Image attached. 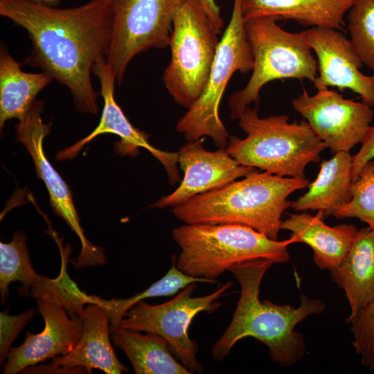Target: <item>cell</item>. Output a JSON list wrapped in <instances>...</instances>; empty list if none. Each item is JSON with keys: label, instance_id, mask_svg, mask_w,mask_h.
<instances>
[{"label": "cell", "instance_id": "cell-25", "mask_svg": "<svg viewBox=\"0 0 374 374\" xmlns=\"http://www.w3.org/2000/svg\"><path fill=\"white\" fill-rule=\"evenodd\" d=\"M216 280L188 276L179 270L174 261L171 268L161 279L152 284L148 288L130 298L110 300L98 299L97 303L102 305L110 317V332L118 327L124 314L132 306L144 299L156 296H169L177 293L193 283H215Z\"/></svg>", "mask_w": 374, "mask_h": 374}, {"label": "cell", "instance_id": "cell-32", "mask_svg": "<svg viewBox=\"0 0 374 374\" xmlns=\"http://www.w3.org/2000/svg\"><path fill=\"white\" fill-rule=\"evenodd\" d=\"M35 3L46 6L56 7L60 4L61 0H28Z\"/></svg>", "mask_w": 374, "mask_h": 374}, {"label": "cell", "instance_id": "cell-19", "mask_svg": "<svg viewBox=\"0 0 374 374\" xmlns=\"http://www.w3.org/2000/svg\"><path fill=\"white\" fill-rule=\"evenodd\" d=\"M323 218L322 211L315 216L306 213L289 214L282 222L281 229L291 232V243L303 242L312 248L317 266L331 271L346 257L359 230L354 224L329 226Z\"/></svg>", "mask_w": 374, "mask_h": 374}, {"label": "cell", "instance_id": "cell-10", "mask_svg": "<svg viewBox=\"0 0 374 374\" xmlns=\"http://www.w3.org/2000/svg\"><path fill=\"white\" fill-rule=\"evenodd\" d=\"M110 1L113 28L106 60L120 84L135 56L169 46L174 15L181 0Z\"/></svg>", "mask_w": 374, "mask_h": 374}, {"label": "cell", "instance_id": "cell-13", "mask_svg": "<svg viewBox=\"0 0 374 374\" xmlns=\"http://www.w3.org/2000/svg\"><path fill=\"white\" fill-rule=\"evenodd\" d=\"M292 105L333 154L350 152L362 143L374 116L370 105L346 99L328 88L319 89L313 96L303 89Z\"/></svg>", "mask_w": 374, "mask_h": 374}, {"label": "cell", "instance_id": "cell-3", "mask_svg": "<svg viewBox=\"0 0 374 374\" xmlns=\"http://www.w3.org/2000/svg\"><path fill=\"white\" fill-rule=\"evenodd\" d=\"M310 181L255 171L240 181L197 195L172 208L186 224H237L277 240L281 217L291 206L288 197L308 187Z\"/></svg>", "mask_w": 374, "mask_h": 374}, {"label": "cell", "instance_id": "cell-15", "mask_svg": "<svg viewBox=\"0 0 374 374\" xmlns=\"http://www.w3.org/2000/svg\"><path fill=\"white\" fill-rule=\"evenodd\" d=\"M307 44L317 57V89L334 87L340 91L350 89L362 102L374 107V84L371 75L360 71L364 64L350 39L337 29L312 27L302 31Z\"/></svg>", "mask_w": 374, "mask_h": 374}, {"label": "cell", "instance_id": "cell-5", "mask_svg": "<svg viewBox=\"0 0 374 374\" xmlns=\"http://www.w3.org/2000/svg\"><path fill=\"white\" fill-rule=\"evenodd\" d=\"M172 235L181 249L175 265L193 277L215 280L244 262L267 259L283 263L290 260V239L274 240L241 224H186L174 229Z\"/></svg>", "mask_w": 374, "mask_h": 374}, {"label": "cell", "instance_id": "cell-29", "mask_svg": "<svg viewBox=\"0 0 374 374\" xmlns=\"http://www.w3.org/2000/svg\"><path fill=\"white\" fill-rule=\"evenodd\" d=\"M35 314L33 309H28L18 315L0 312V362L2 365L11 349V346L19 332L32 319Z\"/></svg>", "mask_w": 374, "mask_h": 374}, {"label": "cell", "instance_id": "cell-2", "mask_svg": "<svg viewBox=\"0 0 374 374\" xmlns=\"http://www.w3.org/2000/svg\"><path fill=\"white\" fill-rule=\"evenodd\" d=\"M274 262L257 259L235 265L231 271L240 285V295L227 328L212 348L215 360L224 359L240 339L253 337L266 345L271 360L280 366L295 364L304 355L303 336L294 331L295 326L308 316L320 314L325 305L301 294V305H278L260 301L262 279Z\"/></svg>", "mask_w": 374, "mask_h": 374}, {"label": "cell", "instance_id": "cell-7", "mask_svg": "<svg viewBox=\"0 0 374 374\" xmlns=\"http://www.w3.org/2000/svg\"><path fill=\"white\" fill-rule=\"evenodd\" d=\"M253 57L247 36L240 0H233L229 24L217 46L206 86L195 103L178 120L176 130L188 141L210 137L219 149L227 146L229 134L220 117L222 95L233 74L252 71Z\"/></svg>", "mask_w": 374, "mask_h": 374}, {"label": "cell", "instance_id": "cell-26", "mask_svg": "<svg viewBox=\"0 0 374 374\" xmlns=\"http://www.w3.org/2000/svg\"><path fill=\"white\" fill-rule=\"evenodd\" d=\"M348 21L355 51L374 71V0H355L348 10Z\"/></svg>", "mask_w": 374, "mask_h": 374}, {"label": "cell", "instance_id": "cell-22", "mask_svg": "<svg viewBox=\"0 0 374 374\" xmlns=\"http://www.w3.org/2000/svg\"><path fill=\"white\" fill-rule=\"evenodd\" d=\"M353 156L340 151L328 160H323L316 179L309 184L308 190L290 207L296 211H322L323 216L334 215L351 199Z\"/></svg>", "mask_w": 374, "mask_h": 374}, {"label": "cell", "instance_id": "cell-1", "mask_svg": "<svg viewBox=\"0 0 374 374\" xmlns=\"http://www.w3.org/2000/svg\"><path fill=\"white\" fill-rule=\"evenodd\" d=\"M0 15L28 34L32 50L24 64L40 68L65 86L78 111L96 114L98 94L91 75L94 64L109 50L111 1L57 8L28 0H0Z\"/></svg>", "mask_w": 374, "mask_h": 374}, {"label": "cell", "instance_id": "cell-23", "mask_svg": "<svg viewBox=\"0 0 374 374\" xmlns=\"http://www.w3.org/2000/svg\"><path fill=\"white\" fill-rule=\"evenodd\" d=\"M6 48L0 52V127L12 118L19 121L26 116L38 93L53 78L42 73L24 71Z\"/></svg>", "mask_w": 374, "mask_h": 374}, {"label": "cell", "instance_id": "cell-21", "mask_svg": "<svg viewBox=\"0 0 374 374\" xmlns=\"http://www.w3.org/2000/svg\"><path fill=\"white\" fill-rule=\"evenodd\" d=\"M331 271L332 280L342 288L348 299L350 323L358 312L374 301V229L358 231L350 251Z\"/></svg>", "mask_w": 374, "mask_h": 374}, {"label": "cell", "instance_id": "cell-33", "mask_svg": "<svg viewBox=\"0 0 374 374\" xmlns=\"http://www.w3.org/2000/svg\"><path fill=\"white\" fill-rule=\"evenodd\" d=\"M371 77H372L373 84H374V73L371 75Z\"/></svg>", "mask_w": 374, "mask_h": 374}, {"label": "cell", "instance_id": "cell-11", "mask_svg": "<svg viewBox=\"0 0 374 374\" xmlns=\"http://www.w3.org/2000/svg\"><path fill=\"white\" fill-rule=\"evenodd\" d=\"M59 245L62 266L59 276L51 278L38 274L33 269L26 246L27 238L17 231L8 243L0 242V292L4 303L11 283L19 281L22 287L19 293L32 298L46 300L63 306L70 314L78 313L88 303H96L98 296L82 292L66 272L69 252L62 246L57 235L51 232Z\"/></svg>", "mask_w": 374, "mask_h": 374}, {"label": "cell", "instance_id": "cell-17", "mask_svg": "<svg viewBox=\"0 0 374 374\" xmlns=\"http://www.w3.org/2000/svg\"><path fill=\"white\" fill-rule=\"evenodd\" d=\"M37 310L44 321L38 334L28 331L24 341L12 347L7 355L3 373L16 374L39 362L72 351L78 343L84 323L78 314H70L62 305L37 299Z\"/></svg>", "mask_w": 374, "mask_h": 374}, {"label": "cell", "instance_id": "cell-6", "mask_svg": "<svg viewBox=\"0 0 374 374\" xmlns=\"http://www.w3.org/2000/svg\"><path fill=\"white\" fill-rule=\"evenodd\" d=\"M276 21L269 17L245 21L253 67L246 86L229 97L233 119L238 120L252 103L258 105L260 90L267 83L285 78L314 82L317 76V61L302 31H286Z\"/></svg>", "mask_w": 374, "mask_h": 374}, {"label": "cell", "instance_id": "cell-30", "mask_svg": "<svg viewBox=\"0 0 374 374\" xmlns=\"http://www.w3.org/2000/svg\"><path fill=\"white\" fill-rule=\"evenodd\" d=\"M359 150L353 156L352 181H354L362 167L374 159V125L369 127L363 139Z\"/></svg>", "mask_w": 374, "mask_h": 374}, {"label": "cell", "instance_id": "cell-18", "mask_svg": "<svg viewBox=\"0 0 374 374\" xmlns=\"http://www.w3.org/2000/svg\"><path fill=\"white\" fill-rule=\"evenodd\" d=\"M84 323L82 336L74 349L52 359L50 371L78 370L91 373L99 369L108 374L127 372L118 359L110 339V317L98 303H88L78 313Z\"/></svg>", "mask_w": 374, "mask_h": 374}, {"label": "cell", "instance_id": "cell-24", "mask_svg": "<svg viewBox=\"0 0 374 374\" xmlns=\"http://www.w3.org/2000/svg\"><path fill=\"white\" fill-rule=\"evenodd\" d=\"M113 344L127 355L136 374H190L172 355L167 341L158 335L123 328L111 332Z\"/></svg>", "mask_w": 374, "mask_h": 374}, {"label": "cell", "instance_id": "cell-4", "mask_svg": "<svg viewBox=\"0 0 374 374\" xmlns=\"http://www.w3.org/2000/svg\"><path fill=\"white\" fill-rule=\"evenodd\" d=\"M247 134L230 136L225 150L240 164L280 177L305 179L310 163L320 161L326 145L304 119L290 123L286 114L261 118L248 107L238 119Z\"/></svg>", "mask_w": 374, "mask_h": 374}, {"label": "cell", "instance_id": "cell-8", "mask_svg": "<svg viewBox=\"0 0 374 374\" xmlns=\"http://www.w3.org/2000/svg\"><path fill=\"white\" fill-rule=\"evenodd\" d=\"M218 32L197 0H181L172 21L171 59L162 81L179 105L188 109L207 82L220 42Z\"/></svg>", "mask_w": 374, "mask_h": 374}, {"label": "cell", "instance_id": "cell-9", "mask_svg": "<svg viewBox=\"0 0 374 374\" xmlns=\"http://www.w3.org/2000/svg\"><path fill=\"white\" fill-rule=\"evenodd\" d=\"M231 286L232 283L227 282L208 295L194 297L197 284L193 283L166 303L149 305L140 301L126 312L118 328L159 335L191 373H201L202 367L196 357L197 344L189 337L188 328L199 312L217 310L221 303L217 300Z\"/></svg>", "mask_w": 374, "mask_h": 374}, {"label": "cell", "instance_id": "cell-31", "mask_svg": "<svg viewBox=\"0 0 374 374\" xmlns=\"http://www.w3.org/2000/svg\"><path fill=\"white\" fill-rule=\"evenodd\" d=\"M219 34L224 27L220 6L215 0H197Z\"/></svg>", "mask_w": 374, "mask_h": 374}, {"label": "cell", "instance_id": "cell-16", "mask_svg": "<svg viewBox=\"0 0 374 374\" xmlns=\"http://www.w3.org/2000/svg\"><path fill=\"white\" fill-rule=\"evenodd\" d=\"M203 141L204 138L188 141L180 148L178 163L184 173V178L175 191L162 197L151 207L173 208L194 196L220 188L258 170L240 164L225 149L206 150Z\"/></svg>", "mask_w": 374, "mask_h": 374}, {"label": "cell", "instance_id": "cell-12", "mask_svg": "<svg viewBox=\"0 0 374 374\" xmlns=\"http://www.w3.org/2000/svg\"><path fill=\"white\" fill-rule=\"evenodd\" d=\"M43 101L35 100L24 118L16 124L17 139L32 157L37 177L47 188L51 207L77 235L81 251L73 267L98 266L106 263L103 248L92 244L84 235L69 186L55 170L44 151V139L51 132V123L46 124L41 116Z\"/></svg>", "mask_w": 374, "mask_h": 374}, {"label": "cell", "instance_id": "cell-14", "mask_svg": "<svg viewBox=\"0 0 374 374\" xmlns=\"http://www.w3.org/2000/svg\"><path fill=\"white\" fill-rule=\"evenodd\" d=\"M100 84V95L104 105L100 122L97 127L87 136L71 146L60 151L56 156L58 160L73 159L80 150L96 136L104 134H114L121 140L116 144V152L121 155L135 156L139 148L149 151L165 168L171 184L180 181L177 163L178 152H168L152 146L148 136L136 128L129 121L114 97L115 74L107 64L106 57L97 61L92 69Z\"/></svg>", "mask_w": 374, "mask_h": 374}, {"label": "cell", "instance_id": "cell-27", "mask_svg": "<svg viewBox=\"0 0 374 374\" xmlns=\"http://www.w3.org/2000/svg\"><path fill=\"white\" fill-rule=\"evenodd\" d=\"M351 199L334 214L337 219L357 218L374 229V161L367 162L350 186Z\"/></svg>", "mask_w": 374, "mask_h": 374}, {"label": "cell", "instance_id": "cell-28", "mask_svg": "<svg viewBox=\"0 0 374 374\" xmlns=\"http://www.w3.org/2000/svg\"><path fill=\"white\" fill-rule=\"evenodd\" d=\"M350 324L353 345L361 356L362 364L374 371V301L363 308Z\"/></svg>", "mask_w": 374, "mask_h": 374}, {"label": "cell", "instance_id": "cell-20", "mask_svg": "<svg viewBox=\"0 0 374 374\" xmlns=\"http://www.w3.org/2000/svg\"><path fill=\"white\" fill-rule=\"evenodd\" d=\"M355 0H240L244 21L269 17L305 26L342 30L344 15Z\"/></svg>", "mask_w": 374, "mask_h": 374}]
</instances>
